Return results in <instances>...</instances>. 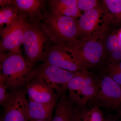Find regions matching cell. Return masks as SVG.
Segmentation results:
<instances>
[{
  "mask_svg": "<svg viewBox=\"0 0 121 121\" xmlns=\"http://www.w3.org/2000/svg\"><path fill=\"white\" fill-rule=\"evenodd\" d=\"M41 20L40 28L55 46L64 45L78 38L77 21L74 18L46 12Z\"/></svg>",
  "mask_w": 121,
  "mask_h": 121,
  "instance_id": "cell-1",
  "label": "cell"
},
{
  "mask_svg": "<svg viewBox=\"0 0 121 121\" xmlns=\"http://www.w3.org/2000/svg\"><path fill=\"white\" fill-rule=\"evenodd\" d=\"M102 39L94 37L78 38L57 47L70 54L87 69L98 65L104 58L106 51Z\"/></svg>",
  "mask_w": 121,
  "mask_h": 121,
  "instance_id": "cell-2",
  "label": "cell"
},
{
  "mask_svg": "<svg viewBox=\"0 0 121 121\" xmlns=\"http://www.w3.org/2000/svg\"><path fill=\"white\" fill-rule=\"evenodd\" d=\"M32 69L28 66L20 51L7 54L1 52L0 80L4 81L10 92L26 85Z\"/></svg>",
  "mask_w": 121,
  "mask_h": 121,
  "instance_id": "cell-3",
  "label": "cell"
},
{
  "mask_svg": "<svg viewBox=\"0 0 121 121\" xmlns=\"http://www.w3.org/2000/svg\"><path fill=\"white\" fill-rule=\"evenodd\" d=\"M111 17L104 6L99 5L82 13L77 21L78 38L98 37L102 38L105 34Z\"/></svg>",
  "mask_w": 121,
  "mask_h": 121,
  "instance_id": "cell-4",
  "label": "cell"
},
{
  "mask_svg": "<svg viewBox=\"0 0 121 121\" xmlns=\"http://www.w3.org/2000/svg\"><path fill=\"white\" fill-rule=\"evenodd\" d=\"M76 73L43 62L31 70L28 80H39L54 90L60 95L67 90L68 82Z\"/></svg>",
  "mask_w": 121,
  "mask_h": 121,
  "instance_id": "cell-5",
  "label": "cell"
},
{
  "mask_svg": "<svg viewBox=\"0 0 121 121\" xmlns=\"http://www.w3.org/2000/svg\"><path fill=\"white\" fill-rule=\"evenodd\" d=\"M98 90V83L87 70L76 72L68 84L69 97L80 107L95 97Z\"/></svg>",
  "mask_w": 121,
  "mask_h": 121,
  "instance_id": "cell-6",
  "label": "cell"
},
{
  "mask_svg": "<svg viewBox=\"0 0 121 121\" xmlns=\"http://www.w3.org/2000/svg\"><path fill=\"white\" fill-rule=\"evenodd\" d=\"M48 39L40 26L29 23L24 34L22 44L26 54V64L33 69L35 64L42 60L45 50V43Z\"/></svg>",
  "mask_w": 121,
  "mask_h": 121,
  "instance_id": "cell-7",
  "label": "cell"
},
{
  "mask_svg": "<svg viewBox=\"0 0 121 121\" xmlns=\"http://www.w3.org/2000/svg\"><path fill=\"white\" fill-rule=\"evenodd\" d=\"M26 91L20 89L11 91L2 106L1 121H29L28 101Z\"/></svg>",
  "mask_w": 121,
  "mask_h": 121,
  "instance_id": "cell-8",
  "label": "cell"
},
{
  "mask_svg": "<svg viewBox=\"0 0 121 121\" xmlns=\"http://www.w3.org/2000/svg\"><path fill=\"white\" fill-rule=\"evenodd\" d=\"M26 15L20 13L17 20L13 24L6 27L1 32L0 52L9 51L17 52L23 42L24 34L28 22Z\"/></svg>",
  "mask_w": 121,
  "mask_h": 121,
  "instance_id": "cell-9",
  "label": "cell"
},
{
  "mask_svg": "<svg viewBox=\"0 0 121 121\" xmlns=\"http://www.w3.org/2000/svg\"><path fill=\"white\" fill-rule=\"evenodd\" d=\"M42 61L72 72H77L87 69L70 54L55 45L46 48Z\"/></svg>",
  "mask_w": 121,
  "mask_h": 121,
  "instance_id": "cell-10",
  "label": "cell"
},
{
  "mask_svg": "<svg viewBox=\"0 0 121 121\" xmlns=\"http://www.w3.org/2000/svg\"><path fill=\"white\" fill-rule=\"evenodd\" d=\"M99 84L96 96L98 104L106 108H116L121 104V86L107 75H104Z\"/></svg>",
  "mask_w": 121,
  "mask_h": 121,
  "instance_id": "cell-11",
  "label": "cell"
},
{
  "mask_svg": "<svg viewBox=\"0 0 121 121\" xmlns=\"http://www.w3.org/2000/svg\"><path fill=\"white\" fill-rule=\"evenodd\" d=\"M26 85L29 99L35 101L48 103L58 99L59 95L55 91L36 79H29Z\"/></svg>",
  "mask_w": 121,
  "mask_h": 121,
  "instance_id": "cell-12",
  "label": "cell"
},
{
  "mask_svg": "<svg viewBox=\"0 0 121 121\" xmlns=\"http://www.w3.org/2000/svg\"><path fill=\"white\" fill-rule=\"evenodd\" d=\"M79 107L63 93L59 98L52 121H74Z\"/></svg>",
  "mask_w": 121,
  "mask_h": 121,
  "instance_id": "cell-13",
  "label": "cell"
},
{
  "mask_svg": "<svg viewBox=\"0 0 121 121\" xmlns=\"http://www.w3.org/2000/svg\"><path fill=\"white\" fill-rule=\"evenodd\" d=\"M57 100L48 103L38 102L29 99V120L52 121V115L57 103Z\"/></svg>",
  "mask_w": 121,
  "mask_h": 121,
  "instance_id": "cell-14",
  "label": "cell"
},
{
  "mask_svg": "<svg viewBox=\"0 0 121 121\" xmlns=\"http://www.w3.org/2000/svg\"><path fill=\"white\" fill-rule=\"evenodd\" d=\"M44 2V1L40 0H13L12 5L20 13L31 19L41 20L44 15L42 12Z\"/></svg>",
  "mask_w": 121,
  "mask_h": 121,
  "instance_id": "cell-15",
  "label": "cell"
},
{
  "mask_svg": "<svg viewBox=\"0 0 121 121\" xmlns=\"http://www.w3.org/2000/svg\"><path fill=\"white\" fill-rule=\"evenodd\" d=\"M78 0H52L49 1L51 12L76 19L82 15L78 9Z\"/></svg>",
  "mask_w": 121,
  "mask_h": 121,
  "instance_id": "cell-16",
  "label": "cell"
},
{
  "mask_svg": "<svg viewBox=\"0 0 121 121\" xmlns=\"http://www.w3.org/2000/svg\"><path fill=\"white\" fill-rule=\"evenodd\" d=\"M104 45L105 51L110 55V62L121 61V41L117 34H112L107 37Z\"/></svg>",
  "mask_w": 121,
  "mask_h": 121,
  "instance_id": "cell-17",
  "label": "cell"
},
{
  "mask_svg": "<svg viewBox=\"0 0 121 121\" xmlns=\"http://www.w3.org/2000/svg\"><path fill=\"white\" fill-rule=\"evenodd\" d=\"M20 13L13 5L2 7L0 10V25L4 24L6 27L13 24L19 16Z\"/></svg>",
  "mask_w": 121,
  "mask_h": 121,
  "instance_id": "cell-18",
  "label": "cell"
},
{
  "mask_svg": "<svg viewBox=\"0 0 121 121\" xmlns=\"http://www.w3.org/2000/svg\"><path fill=\"white\" fill-rule=\"evenodd\" d=\"M103 3L112 21L121 22V0H104Z\"/></svg>",
  "mask_w": 121,
  "mask_h": 121,
  "instance_id": "cell-19",
  "label": "cell"
},
{
  "mask_svg": "<svg viewBox=\"0 0 121 121\" xmlns=\"http://www.w3.org/2000/svg\"><path fill=\"white\" fill-rule=\"evenodd\" d=\"M107 75L121 86V61L110 62L107 68Z\"/></svg>",
  "mask_w": 121,
  "mask_h": 121,
  "instance_id": "cell-20",
  "label": "cell"
},
{
  "mask_svg": "<svg viewBox=\"0 0 121 121\" xmlns=\"http://www.w3.org/2000/svg\"><path fill=\"white\" fill-rule=\"evenodd\" d=\"M85 121H104L103 114L98 107L85 110Z\"/></svg>",
  "mask_w": 121,
  "mask_h": 121,
  "instance_id": "cell-21",
  "label": "cell"
},
{
  "mask_svg": "<svg viewBox=\"0 0 121 121\" xmlns=\"http://www.w3.org/2000/svg\"><path fill=\"white\" fill-rule=\"evenodd\" d=\"M77 5L79 11L83 13L99 6V1L97 0H78Z\"/></svg>",
  "mask_w": 121,
  "mask_h": 121,
  "instance_id": "cell-22",
  "label": "cell"
},
{
  "mask_svg": "<svg viewBox=\"0 0 121 121\" xmlns=\"http://www.w3.org/2000/svg\"><path fill=\"white\" fill-rule=\"evenodd\" d=\"M7 87L4 82H0V104L3 106L8 96Z\"/></svg>",
  "mask_w": 121,
  "mask_h": 121,
  "instance_id": "cell-23",
  "label": "cell"
},
{
  "mask_svg": "<svg viewBox=\"0 0 121 121\" xmlns=\"http://www.w3.org/2000/svg\"><path fill=\"white\" fill-rule=\"evenodd\" d=\"M79 107L76 113L74 121H85V110L82 109V107Z\"/></svg>",
  "mask_w": 121,
  "mask_h": 121,
  "instance_id": "cell-24",
  "label": "cell"
},
{
  "mask_svg": "<svg viewBox=\"0 0 121 121\" xmlns=\"http://www.w3.org/2000/svg\"><path fill=\"white\" fill-rule=\"evenodd\" d=\"M13 0H0V5L1 7H5L13 5Z\"/></svg>",
  "mask_w": 121,
  "mask_h": 121,
  "instance_id": "cell-25",
  "label": "cell"
},
{
  "mask_svg": "<svg viewBox=\"0 0 121 121\" xmlns=\"http://www.w3.org/2000/svg\"><path fill=\"white\" fill-rule=\"evenodd\" d=\"M117 35L119 39L121 41V28L118 32L117 34Z\"/></svg>",
  "mask_w": 121,
  "mask_h": 121,
  "instance_id": "cell-26",
  "label": "cell"
},
{
  "mask_svg": "<svg viewBox=\"0 0 121 121\" xmlns=\"http://www.w3.org/2000/svg\"><path fill=\"white\" fill-rule=\"evenodd\" d=\"M29 121H42V120H35V119H30Z\"/></svg>",
  "mask_w": 121,
  "mask_h": 121,
  "instance_id": "cell-27",
  "label": "cell"
},
{
  "mask_svg": "<svg viewBox=\"0 0 121 121\" xmlns=\"http://www.w3.org/2000/svg\"></svg>",
  "mask_w": 121,
  "mask_h": 121,
  "instance_id": "cell-28",
  "label": "cell"
},
{
  "mask_svg": "<svg viewBox=\"0 0 121 121\" xmlns=\"http://www.w3.org/2000/svg\"><path fill=\"white\" fill-rule=\"evenodd\" d=\"M120 103H121V102H120Z\"/></svg>",
  "mask_w": 121,
  "mask_h": 121,
  "instance_id": "cell-29",
  "label": "cell"
},
{
  "mask_svg": "<svg viewBox=\"0 0 121 121\" xmlns=\"http://www.w3.org/2000/svg\"></svg>",
  "mask_w": 121,
  "mask_h": 121,
  "instance_id": "cell-30",
  "label": "cell"
}]
</instances>
